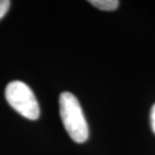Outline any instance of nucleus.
I'll return each mask as SVG.
<instances>
[{
  "mask_svg": "<svg viewBox=\"0 0 155 155\" xmlns=\"http://www.w3.org/2000/svg\"><path fill=\"white\" fill-rule=\"evenodd\" d=\"M150 124H152V130L155 133V104L152 107V110H150Z\"/></svg>",
  "mask_w": 155,
  "mask_h": 155,
  "instance_id": "obj_5",
  "label": "nucleus"
},
{
  "mask_svg": "<svg viewBox=\"0 0 155 155\" xmlns=\"http://www.w3.org/2000/svg\"><path fill=\"white\" fill-rule=\"evenodd\" d=\"M91 5L99 8L101 11H115L120 5L117 0H91L89 1Z\"/></svg>",
  "mask_w": 155,
  "mask_h": 155,
  "instance_id": "obj_3",
  "label": "nucleus"
},
{
  "mask_svg": "<svg viewBox=\"0 0 155 155\" xmlns=\"http://www.w3.org/2000/svg\"><path fill=\"white\" fill-rule=\"evenodd\" d=\"M60 116L64 129L75 143H85L89 138V127L78 99L70 92H63L59 98Z\"/></svg>",
  "mask_w": 155,
  "mask_h": 155,
  "instance_id": "obj_1",
  "label": "nucleus"
},
{
  "mask_svg": "<svg viewBox=\"0 0 155 155\" xmlns=\"http://www.w3.org/2000/svg\"><path fill=\"white\" fill-rule=\"evenodd\" d=\"M5 97L11 107L28 120H37L40 115L39 104L32 90L21 81H14L7 85Z\"/></svg>",
  "mask_w": 155,
  "mask_h": 155,
  "instance_id": "obj_2",
  "label": "nucleus"
},
{
  "mask_svg": "<svg viewBox=\"0 0 155 155\" xmlns=\"http://www.w3.org/2000/svg\"><path fill=\"white\" fill-rule=\"evenodd\" d=\"M11 7L9 0H0V20L7 14V12Z\"/></svg>",
  "mask_w": 155,
  "mask_h": 155,
  "instance_id": "obj_4",
  "label": "nucleus"
}]
</instances>
